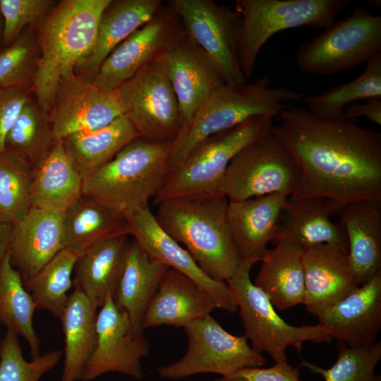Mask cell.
Masks as SVG:
<instances>
[{"label":"cell","mask_w":381,"mask_h":381,"mask_svg":"<svg viewBox=\"0 0 381 381\" xmlns=\"http://www.w3.org/2000/svg\"><path fill=\"white\" fill-rule=\"evenodd\" d=\"M272 134L296 159L300 181L289 197L320 198L333 214L365 199L381 200V134L356 119L326 118L306 107H286Z\"/></svg>","instance_id":"obj_1"},{"label":"cell","mask_w":381,"mask_h":381,"mask_svg":"<svg viewBox=\"0 0 381 381\" xmlns=\"http://www.w3.org/2000/svg\"><path fill=\"white\" fill-rule=\"evenodd\" d=\"M111 1H60L37 27L40 56L31 89L45 111L52 106L61 79L93 51L101 16Z\"/></svg>","instance_id":"obj_2"},{"label":"cell","mask_w":381,"mask_h":381,"mask_svg":"<svg viewBox=\"0 0 381 381\" xmlns=\"http://www.w3.org/2000/svg\"><path fill=\"white\" fill-rule=\"evenodd\" d=\"M229 200L174 198L158 203L155 219L171 237L190 253L210 278L226 282L241 259L228 219Z\"/></svg>","instance_id":"obj_3"},{"label":"cell","mask_w":381,"mask_h":381,"mask_svg":"<svg viewBox=\"0 0 381 381\" xmlns=\"http://www.w3.org/2000/svg\"><path fill=\"white\" fill-rule=\"evenodd\" d=\"M305 97L301 92L272 87L267 76L253 83L223 84L205 99L171 142L169 174L207 137L255 116L278 117L289 102Z\"/></svg>","instance_id":"obj_4"},{"label":"cell","mask_w":381,"mask_h":381,"mask_svg":"<svg viewBox=\"0 0 381 381\" xmlns=\"http://www.w3.org/2000/svg\"><path fill=\"white\" fill-rule=\"evenodd\" d=\"M171 142L138 138L108 164L83 181L82 195L97 200L119 214L148 207L169 175Z\"/></svg>","instance_id":"obj_5"},{"label":"cell","mask_w":381,"mask_h":381,"mask_svg":"<svg viewBox=\"0 0 381 381\" xmlns=\"http://www.w3.org/2000/svg\"><path fill=\"white\" fill-rule=\"evenodd\" d=\"M273 119L255 116L196 145L170 173L154 204L174 198L225 197L223 183L231 159L245 147L272 133Z\"/></svg>","instance_id":"obj_6"},{"label":"cell","mask_w":381,"mask_h":381,"mask_svg":"<svg viewBox=\"0 0 381 381\" xmlns=\"http://www.w3.org/2000/svg\"><path fill=\"white\" fill-rule=\"evenodd\" d=\"M349 0H237L241 16L238 45L240 65L246 80L255 71L258 55L274 34L308 27L323 30L347 8Z\"/></svg>","instance_id":"obj_7"},{"label":"cell","mask_w":381,"mask_h":381,"mask_svg":"<svg viewBox=\"0 0 381 381\" xmlns=\"http://www.w3.org/2000/svg\"><path fill=\"white\" fill-rule=\"evenodd\" d=\"M256 262L242 260L226 282L236 301L244 336L252 348L260 353L266 352L275 363H286L289 346L301 353L304 341L329 342L332 338L320 325L293 326L277 313L267 296L251 281L250 270Z\"/></svg>","instance_id":"obj_8"},{"label":"cell","mask_w":381,"mask_h":381,"mask_svg":"<svg viewBox=\"0 0 381 381\" xmlns=\"http://www.w3.org/2000/svg\"><path fill=\"white\" fill-rule=\"evenodd\" d=\"M380 54L381 16L360 6L300 45L295 59L305 73L331 75L366 64Z\"/></svg>","instance_id":"obj_9"},{"label":"cell","mask_w":381,"mask_h":381,"mask_svg":"<svg viewBox=\"0 0 381 381\" xmlns=\"http://www.w3.org/2000/svg\"><path fill=\"white\" fill-rule=\"evenodd\" d=\"M183 329L188 338L187 350L176 362L157 368L162 378L179 380L201 373L225 376L266 363L262 353L254 350L244 335L228 332L210 314Z\"/></svg>","instance_id":"obj_10"},{"label":"cell","mask_w":381,"mask_h":381,"mask_svg":"<svg viewBox=\"0 0 381 381\" xmlns=\"http://www.w3.org/2000/svg\"><path fill=\"white\" fill-rule=\"evenodd\" d=\"M299 181L296 159L272 133L234 156L226 171L223 190L229 202L273 193L290 197Z\"/></svg>","instance_id":"obj_11"},{"label":"cell","mask_w":381,"mask_h":381,"mask_svg":"<svg viewBox=\"0 0 381 381\" xmlns=\"http://www.w3.org/2000/svg\"><path fill=\"white\" fill-rule=\"evenodd\" d=\"M186 32L204 52L226 84H243L238 45L241 16L212 0H169Z\"/></svg>","instance_id":"obj_12"},{"label":"cell","mask_w":381,"mask_h":381,"mask_svg":"<svg viewBox=\"0 0 381 381\" xmlns=\"http://www.w3.org/2000/svg\"><path fill=\"white\" fill-rule=\"evenodd\" d=\"M123 115L140 138L171 142L183 126L176 97L157 62L137 73L116 89Z\"/></svg>","instance_id":"obj_13"},{"label":"cell","mask_w":381,"mask_h":381,"mask_svg":"<svg viewBox=\"0 0 381 381\" xmlns=\"http://www.w3.org/2000/svg\"><path fill=\"white\" fill-rule=\"evenodd\" d=\"M122 115L116 90H104L75 71L61 79L49 114L56 141L100 129Z\"/></svg>","instance_id":"obj_14"},{"label":"cell","mask_w":381,"mask_h":381,"mask_svg":"<svg viewBox=\"0 0 381 381\" xmlns=\"http://www.w3.org/2000/svg\"><path fill=\"white\" fill-rule=\"evenodd\" d=\"M184 31L179 16L167 3H163L147 23L109 54L92 80L104 90H116L155 62Z\"/></svg>","instance_id":"obj_15"},{"label":"cell","mask_w":381,"mask_h":381,"mask_svg":"<svg viewBox=\"0 0 381 381\" xmlns=\"http://www.w3.org/2000/svg\"><path fill=\"white\" fill-rule=\"evenodd\" d=\"M96 332V346L80 380L91 381L108 373L141 380V360L149 354L150 343L143 331L132 329L128 315L116 307L112 296L107 297L97 314Z\"/></svg>","instance_id":"obj_16"},{"label":"cell","mask_w":381,"mask_h":381,"mask_svg":"<svg viewBox=\"0 0 381 381\" xmlns=\"http://www.w3.org/2000/svg\"><path fill=\"white\" fill-rule=\"evenodd\" d=\"M155 62L174 92L183 126L191 119L205 99L224 84L214 64L186 31Z\"/></svg>","instance_id":"obj_17"},{"label":"cell","mask_w":381,"mask_h":381,"mask_svg":"<svg viewBox=\"0 0 381 381\" xmlns=\"http://www.w3.org/2000/svg\"><path fill=\"white\" fill-rule=\"evenodd\" d=\"M124 217L129 235L150 256L199 284L212 296L217 308L229 313L238 310L227 284L208 277L190 253L162 229L149 207L131 212Z\"/></svg>","instance_id":"obj_18"},{"label":"cell","mask_w":381,"mask_h":381,"mask_svg":"<svg viewBox=\"0 0 381 381\" xmlns=\"http://www.w3.org/2000/svg\"><path fill=\"white\" fill-rule=\"evenodd\" d=\"M317 318L331 338L349 346L376 342L381 330V270Z\"/></svg>","instance_id":"obj_19"},{"label":"cell","mask_w":381,"mask_h":381,"mask_svg":"<svg viewBox=\"0 0 381 381\" xmlns=\"http://www.w3.org/2000/svg\"><path fill=\"white\" fill-rule=\"evenodd\" d=\"M303 303L316 317L353 291L357 285L348 250L330 244L303 248Z\"/></svg>","instance_id":"obj_20"},{"label":"cell","mask_w":381,"mask_h":381,"mask_svg":"<svg viewBox=\"0 0 381 381\" xmlns=\"http://www.w3.org/2000/svg\"><path fill=\"white\" fill-rule=\"evenodd\" d=\"M64 248L63 214L30 207L13 223L11 262L23 283Z\"/></svg>","instance_id":"obj_21"},{"label":"cell","mask_w":381,"mask_h":381,"mask_svg":"<svg viewBox=\"0 0 381 381\" xmlns=\"http://www.w3.org/2000/svg\"><path fill=\"white\" fill-rule=\"evenodd\" d=\"M217 308L212 296L199 284L168 268L149 303L142 329L162 325L185 327Z\"/></svg>","instance_id":"obj_22"},{"label":"cell","mask_w":381,"mask_h":381,"mask_svg":"<svg viewBox=\"0 0 381 381\" xmlns=\"http://www.w3.org/2000/svg\"><path fill=\"white\" fill-rule=\"evenodd\" d=\"M288 198L273 193L229 202L228 223L241 260L260 261L274 238Z\"/></svg>","instance_id":"obj_23"},{"label":"cell","mask_w":381,"mask_h":381,"mask_svg":"<svg viewBox=\"0 0 381 381\" xmlns=\"http://www.w3.org/2000/svg\"><path fill=\"white\" fill-rule=\"evenodd\" d=\"M339 224L348 242V255L358 286L381 270V200L365 199L346 205Z\"/></svg>","instance_id":"obj_24"},{"label":"cell","mask_w":381,"mask_h":381,"mask_svg":"<svg viewBox=\"0 0 381 381\" xmlns=\"http://www.w3.org/2000/svg\"><path fill=\"white\" fill-rule=\"evenodd\" d=\"M168 268L150 256L134 239L128 241L112 298L116 307L128 315L135 332L143 331L144 315Z\"/></svg>","instance_id":"obj_25"},{"label":"cell","mask_w":381,"mask_h":381,"mask_svg":"<svg viewBox=\"0 0 381 381\" xmlns=\"http://www.w3.org/2000/svg\"><path fill=\"white\" fill-rule=\"evenodd\" d=\"M162 4L161 0H111L101 16L93 51L75 70L92 80L109 54L147 23Z\"/></svg>","instance_id":"obj_26"},{"label":"cell","mask_w":381,"mask_h":381,"mask_svg":"<svg viewBox=\"0 0 381 381\" xmlns=\"http://www.w3.org/2000/svg\"><path fill=\"white\" fill-rule=\"evenodd\" d=\"M274 244L260 260L254 284L267 296L274 308L285 310L303 303V248L287 240Z\"/></svg>","instance_id":"obj_27"},{"label":"cell","mask_w":381,"mask_h":381,"mask_svg":"<svg viewBox=\"0 0 381 381\" xmlns=\"http://www.w3.org/2000/svg\"><path fill=\"white\" fill-rule=\"evenodd\" d=\"M285 217L279 223L272 242L287 240L303 248L322 244L334 245L348 250L345 232L334 215L329 203L320 198L288 200Z\"/></svg>","instance_id":"obj_28"},{"label":"cell","mask_w":381,"mask_h":381,"mask_svg":"<svg viewBox=\"0 0 381 381\" xmlns=\"http://www.w3.org/2000/svg\"><path fill=\"white\" fill-rule=\"evenodd\" d=\"M83 179L58 140L32 168L30 206L64 214L82 196Z\"/></svg>","instance_id":"obj_29"},{"label":"cell","mask_w":381,"mask_h":381,"mask_svg":"<svg viewBox=\"0 0 381 381\" xmlns=\"http://www.w3.org/2000/svg\"><path fill=\"white\" fill-rule=\"evenodd\" d=\"M128 235L101 241L87 249L75 266L73 286L97 309L114 296L120 277Z\"/></svg>","instance_id":"obj_30"},{"label":"cell","mask_w":381,"mask_h":381,"mask_svg":"<svg viewBox=\"0 0 381 381\" xmlns=\"http://www.w3.org/2000/svg\"><path fill=\"white\" fill-rule=\"evenodd\" d=\"M138 138L140 137L134 126L122 115L104 128L74 133L62 140L68 158L83 181Z\"/></svg>","instance_id":"obj_31"},{"label":"cell","mask_w":381,"mask_h":381,"mask_svg":"<svg viewBox=\"0 0 381 381\" xmlns=\"http://www.w3.org/2000/svg\"><path fill=\"white\" fill-rule=\"evenodd\" d=\"M97 308L80 291L69 294L60 317L64 336V361L60 381L80 380L97 343Z\"/></svg>","instance_id":"obj_32"},{"label":"cell","mask_w":381,"mask_h":381,"mask_svg":"<svg viewBox=\"0 0 381 381\" xmlns=\"http://www.w3.org/2000/svg\"><path fill=\"white\" fill-rule=\"evenodd\" d=\"M65 248L80 257L94 244L119 235H129L123 216L97 200L83 195L63 214Z\"/></svg>","instance_id":"obj_33"},{"label":"cell","mask_w":381,"mask_h":381,"mask_svg":"<svg viewBox=\"0 0 381 381\" xmlns=\"http://www.w3.org/2000/svg\"><path fill=\"white\" fill-rule=\"evenodd\" d=\"M35 310L32 297L11 262L9 250L0 266V322L27 341L32 358L41 355L40 339L33 325Z\"/></svg>","instance_id":"obj_34"},{"label":"cell","mask_w":381,"mask_h":381,"mask_svg":"<svg viewBox=\"0 0 381 381\" xmlns=\"http://www.w3.org/2000/svg\"><path fill=\"white\" fill-rule=\"evenodd\" d=\"M56 142L48 112L30 98L6 135L5 150L18 155L34 168Z\"/></svg>","instance_id":"obj_35"},{"label":"cell","mask_w":381,"mask_h":381,"mask_svg":"<svg viewBox=\"0 0 381 381\" xmlns=\"http://www.w3.org/2000/svg\"><path fill=\"white\" fill-rule=\"evenodd\" d=\"M79 255L64 248L33 277L24 282L37 310H47L59 319L68 300L71 278Z\"/></svg>","instance_id":"obj_36"},{"label":"cell","mask_w":381,"mask_h":381,"mask_svg":"<svg viewBox=\"0 0 381 381\" xmlns=\"http://www.w3.org/2000/svg\"><path fill=\"white\" fill-rule=\"evenodd\" d=\"M381 98V54L366 63L363 72L353 80L320 94L305 97L306 108L326 118H342L344 108L358 100Z\"/></svg>","instance_id":"obj_37"},{"label":"cell","mask_w":381,"mask_h":381,"mask_svg":"<svg viewBox=\"0 0 381 381\" xmlns=\"http://www.w3.org/2000/svg\"><path fill=\"white\" fill-rule=\"evenodd\" d=\"M32 168L18 155L0 154V222L13 223L31 207Z\"/></svg>","instance_id":"obj_38"},{"label":"cell","mask_w":381,"mask_h":381,"mask_svg":"<svg viewBox=\"0 0 381 381\" xmlns=\"http://www.w3.org/2000/svg\"><path fill=\"white\" fill-rule=\"evenodd\" d=\"M336 362L329 368H322L302 361L300 366L321 375L325 381H380L374 370L381 358V341L369 346H348L339 341Z\"/></svg>","instance_id":"obj_39"},{"label":"cell","mask_w":381,"mask_h":381,"mask_svg":"<svg viewBox=\"0 0 381 381\" xmlns=\"http://www.w3.org/2000/svg\"><path fill=\"white\" fill-rule=\"evenodd\" d=\"M60 350H52L32 358L25 359L18 336L6 329L0 340V381H40L61 361Z\"/></svg>","instance_id":"obj_40"},{"label":"cell","mask_w":381,"mask_h":381,"mask_svg":"<svg viewBox=\"0 0 381 381\" xmlns=\"http://www.w3.org/2000/svg\"><path fill=\"white\" fill-rule=\"evenodd\" d=\"M39 56L36 37L28 27L0 52V90L28 89Z\"/></svg>","instance_id":"obj_41"},{"label":"cell","mask_w":381,"mask_h":381,"mask_svg":"<svg viewBox=\"0 0 381 381\" xmlns=\"http://www.w3.org/2000/svg\"><path fill=\"white\" fill-rule=\"evenodd\" d=\"M55 4L52 0H0L3 44H11L27 25L37 28Z\"/></svg>","instance_id":"obj_42"},{"label":"cell","mask_w":381,"mask_h":381,"mask_svg":"<svg viewBox=\"0 0 381 381\" xmlns=\"http://www.w3.org/2000/svg\"><path fill=\"white\" fill-rule=\"evenodd\" d=\"M298 367L286 363H275L269 368L250 367L239 369L213 381H298Z\"/></svg>","instance_id":"obj_43"},{"label":"cell","mask_w":381,"mask_h":381,"mask_svg":"<svg viewBox=\"0 0 381 381\" xmlns=\"http://www.w3.org/2000/svg\"><path fill=\"white\" fill-rule=\"evenodd\" d=\"M30 98L28 89L0 90V154L5 151L6 138L10 128Z\"/></svg>","instance_id":"obj_44"},{"label":"cell","mask_w":381,"mask_h":381,"mask_svg":"<svg viewBox=\"0 0 381 381\" xmlns=\"http://www.w3.org/2000/svg\"><path fill=\"white\" fill-rule=\"evenodd\" d=\"M358 117H365L381 126V98H372L363 104L353 102L344 108L342 118L357 119Z\"/></svg>","instance_id":"obj_45"},{"label":"cell","mask_w":381,"mask_h":381,"mask_svg":"<svg viewBox=\"0 0 381 381\" xmlns=\"http://www.w3.org/2000/svg\"><path fill=\"white\" fill-rule=\"evenodd\" d=\"M13 224L0 222V266L10 250Z\"/></svg>","instance_id":"obj_46"},{"label":"cell","mask_w":381,"mask_h":381,"mask_svg":"<svg viewBox=\"0 0 381 381\" xmlns=\"http://www.w3.org/2000/svg\"><path fill=\"white\" fill-rule=\"evenodd\" d=\"M3 28H4V20L0 10V40L2 41V34H3Z\"/></svg>","instance_id":"obj_47"},{"label":"cell","mask_w":381,"mask_h":381,"mask_svg":"<svg viewBox=\"0 0 381 381\" xmlns=\"http://www.w3.org/2000/svg\"><path fill=\"white\" fill-rule=\"evenodd\" d=\"M298 381H301V380H298Z\"/></svg>","instance_id":"obj_48"}]
</instances>
